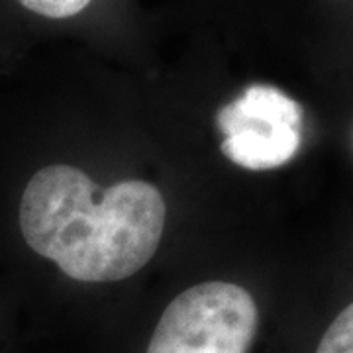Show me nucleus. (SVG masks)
<instances>
[{"label":"nucleus","mask_w":353,"mask_h":353,"mask_svg":"<svg viewBox=\"0 0 353 353\" xmlns=\"http://www.w3.org/2000/svg\"><path fill=\"white\" fill-rule=\"evenodd\" d=\"M20 4L32 12L48 18H71L83 12L90 0H20Z\"/></svg>","instance_id":"obj_5"},{"label":"nucleus","mask_w":353,"mask_h":353,"mask_svg":"<svg viewBox=\"0 0 353 353\" xmlns=\"http://www.w3.org/2000/svg\"><path fill=\"white\" fill-rule=\"evenodd\" d=\"M222 152L252 171L289 163L303 141V106L283 90L252 85L218 112Z\"/></svg>","instance_id":"obj_3"},{"label":"nucleus","mask_w":353,"mask_h":353,"mask_svg":"<svg viewBox=\"0 0 353 353\" xmlns=\"http://www.w3.org/2000/svg\"><path fill=\"white\" fill-rule=\"evenodd\" d=\"M314 353H353V303L330 322Z\"/></svg>","instance_id":"obj_4"},{"label":"nucleus","mask_w":353,"mask_h":353,"mask_svg":"<svg viewBox=\"0 0 353 353\" xmlns=\"http://www.w3.org/2000/svg\"><path fill=\"white\" fill-rule=\"evenodd\" d=\"M71 165H50L30 179L20 202L26 243L67 277L114 283L132 277L157 252L165 228L161 190L122 181L97 196Z\"/></svg>","instance_id":"obj_1"},{"label":"nucleus","mask_w":353,"mask_h":353,"mask_svg":"<svg viewBox=\"0 0 353 353\" xmlns=\"http://www.w3.org/2000/svg\"><path fill=\"white\" fill-rule=\"evenodd\" d=\"M257 330L259 308L250 290L201 283L165 308L145 353H250Z\"/></svg>","instance_id":"obj_2"}]
</instances>
